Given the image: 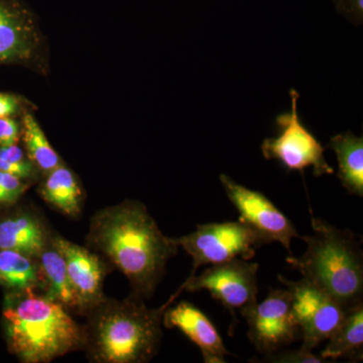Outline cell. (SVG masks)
<instances>
[{"label": "cell", "instance_id": "12", "mask_svg": "<svg viewBox=\"0 0 363 363\" xmlns=\"http://www.w3.org/2000/svg\"><path fill=\"white\" fill-rule=\"evenodd\" d=\"M51 243L65 259L79 311L87 313L105 298L102 291L106 274L104 262L87 248L60 236L51 238Z\"/></svg>", "mask_w": 363, "mask_h": 363}, {"label": "cell", "instance_id": "7", "mask_svg": "<svg viewBox=\"0 0 363 363\" xmlns=\"http://www.w3.org/2000/svg\"><path fill=\"white\" fill-rule=\"evenodd\" d=\"M292 108L276 118L279 130L277 138H266L262 145V152L267 160H277L286 171L304 173L312 167L315 177L332 175L334 169L325 160V147L306 128L298 116L297 91L291 90Z\"/></svg>", "mask_w": 363, "mask_h": 363}, {"label": "cell", "instance_id": "3", "mask_svg": "<svg viewBox=\"0 0 363 363\" xmlns=\"http://www.w3.org/2000/svg\"><path fill=\"white\" fill-rule=\"evenodd\" d=\"M4 320L9 350L21 362H51L82 348V327L65 306L44 295L13 293Z\"/></svg>", "mask_w": 363, "mask_h": 363}, {"label": "cell", "instance_id": "14", "mask_svg": "<svg viewBox=\"0 0 363 363\" xmlns=\"http://www.w3.org/2000/svg\"><path fill=\"white\" fill-rule=\"evenodd\" d=\"M50 243L47 230L33 214L23 212L0 220V250H14L38 259Z\"/></svg>", "mask_w": 363, "mask_h": 363}, {"label": "cell", "instance_id": "8", "mask_svg": "<svg viewBox=\"0 0 363 363\" xmlns=\"http://www.w3.org/2000/svg\"><path fill=\"white\" fill-rule=\"evenodd\" d=\"M279 281L288 289L292 298L294 316L300 329L301 347L313 351L328 340L345 316V310L323 289L309 279L290 281L279 276Z\"/></svg>", "mask_w": 363, "mask_h": 363}, {"label": "cell", "instance_id": "21", "mask_svg": "<svg viewBox=\"0 0 363 363\" xmlns=\"http://www.w3.org/2000/svg\"><path fill=\"white\" fill-rule=\"evenodd\" d=\"M0 171L25 182L33 180L40 173L18 143L0 147Z\"/></svg>", "mask_w": 363, "mask_h": 363}, {"label": "cell", "instance_id": "9", "mask_svg": "<svg viewBox=\"0 0 363 363\" xmlns=\"http://www.w3.org/2000/svg\"><path fill=\"white\" fill-rule=\"evenodd\" d=\"M259 267L255 262L242 259L214 264L199 276L195 274L193 278L187 279L172 297L176 298L184 290L187 292L207 291L234 317L236 310L241 313L257 302Z\"/></svg>", "mask_w": 363, "mask_h": 363}, {"label": "cell", "instance_id": "22", "mask_svg": "<svg viewBox=\"0 0 363 363\" xmlns=\"http://www.w3.org/2000/svg\"><path fill=\"white\" fill-rule=\"evenodd\" d=\"M28 188L25 181L0 171V206L14 204Z\"/></svg>", "mask_w": 363, "mask_h": 363}, {"label": "cell", "instance_id": "16", "mask_svg": "<svg viewBox=\"0 0 363 363\" xmlns=\"http://www.w3.org/2000/svg\"><path fill=\"white\" fill-rule=\"evenodd\" d=\"M328 147L337 157V177L350 194L363 197V138L351 131L333 136Z\"/></svg>", "mask_w": 363, "mask_h": 363}, {"label": "cell", "instance_id": "25", "mask_svg": "<svg viewBox=\"0 0 363 363\" xmlns=\"http://www.w3.org/2000/svg\"><path fill=\"white\" fill-rule=\"evenodd\" d=\"M21 136V124L13 117L0 118V147L16 145Z\"/></svg>", "mask_w": 363, "mask_h": 363}, {"label": "cell", "instance_id": "15", "mask_svg": "<svg viewBox=\"0 0 363 363\" xmlns=\"http://www.w3.org/2000/svg\"><path fill=\"white\" fill-rule=\"evenodd\" d=\"M45 176L40 187L43 199L62 213L78 216L82 206L83 191L75 174L62 164Z\"/></svg>", "mask_w": 363, "mask_h": 363}, {"label": "cell", "instance_id": "10", "mask_svg": "<svg viewBox=\"0 0 363 363\" xmlns=\"http://www.w3.org/2000/svg\"><path fill=\"white\" fill-rule=\"evenodd\" d=\"M248 325L247 337L257 350L269 354L301 340L288 289L269 290L262 302L241 312Z\"/></svg>", "mask_w": 363, "mask_h": 363}, {"label": "cell", "instance_id": "26", "mask_svg": "<svg viewBox=\"0 0 363 363\" xmlns=\"http://www.w3.org/2000/svg\"><path fill=\"white\" fill-rule=\"evenodd\" d=\"M339 13L355 23H362V0H334Z\"/></svg>", "mask_w": 363, "mask_h": 363}, {"label": "cell", "instance_id": "17", "mask_svg": "<svg viewBox=\"0 0 363 363\" xmlns=\"http://www.w3.org/2000/svg\"><path fill=\"white\" fill-rule=\"evenodd\" d=\"M45 297L66 308L78 310V301L69 279L65 259L52 243L38 259Z\"/></svg>", "mask_w": 363, "mask_h": 363}, {"label": "cell", "instance_id": "23", "mask_svg": "<svg viewBox=\"0 0 363 363\" xmlns=\"http://www.w3.org/2000/svg\"><path fill=\"white\" fill-rule=\"evenodd\" d=\"M260 362L272 363H321L326 362L321 357H317L312 353V351L306 350L300 347L296 350L276 351L269 354H264V357L259 360Z\"/></svg>", "mask_w": 363, "mask_h": 363}, {"label": "cell", "instance_id": "6", "mask_svg": "<svg viewBox=\"0 0 363 363\" xmlns=\"http://www.w3.org/2000/svg\"><path fill=\"white\" fill-rule=\"evenodd\" d=\"M177 247L184 248L193 259L188 279L205 264H218L234 259H252L257 248L267 240L243 221L208 223L197 225L195 231L179 238H172Z\"/></svg>", "mask_w": 363, "mask_h": 363}, {"label": "cell", "instance_id": "24", "mask_svg": "<svg viewBox=\"0 0 363 363\" xmlns=\"http://www.w3.org/2000/svg\"><path fill=\"white\" fill-rule=\"evenodd\" d=\"M33 109V105L26 98L13 93L0 92V118L23 116Z\"/></svg>", "mask_w": 363, "mask_h": 363}, {"label": "cell", "instance_id": "20", "mask_svg": "<svg viewBox=\"0 0 363 363\" xmlns=\"http://www.w3.org/2000/svg\"><path fill=\"white\" fill-rule=\"evenodd\" d=\"M21 136L25 143L26 154L39 169L40 173H48L62 164L61 157L52 149L44 130L40 128L32 112L26 111L21 116Z\"/></svg>", "mask_w": 363, "mask_h": 363}, {"label": "cell", "instance_id": "11", "mask_svg": "<svg viewBox=\"0 0 363 363\" xmlns=\"http://www.w3.org/2000/svg\"><path fill=\"white\" fill-rule=\"evenodd\" d=\"M219 179L227 197L240 212V220L252 227L267 243L279 242L292 255L291 240L301 238L292 221L262 193L250 190L226 175Z\"/></svg>", "mask_w": 363, "mask_h": 363}, {"label": "cell", "instance_id": "4", "mask_svg": "<svg viewBox=\"0 0 363 363\" xmlns=\"http://www.w3.org/2000/svg\"><path fill=\"white\" fill-rule=\"evenodd\" d=\"M314 234L301 236L307 250L286 262L303 278L323 289L344 310L362 304L363 255L354 234L312 217Z\"/></svg>", "mask_w": 363, "mask_h": 363}, {"label": "cell", "instance_id": "19", "mask_svg": "<svg viewBox=\"0 0 363 363\" xmlns=\"http://www.w3.org/2000/svg\"><path fill=\"white\" fill-rule=\"evenodd\" d=\"M0 285L13 293H35L42 286L38 259L14 250H0Z\"/></svg>", "mask_w": 363, "mask_h": 363}, {"label": "cell", "instance_id": "5", "mask_svg": "<svg viewBox=\"0 0 363 363\" xmlns=\"http://www.w3.org/2000/svg\"><path fill=\"white\" fill-rule=\"evenodd\" d=\"M20 66L38 75L49 74L47 40L23 0H0V67Z\"/></svg>", "mask_w": 363, "mask_h": 363}, {"label": "cell", "instance_id": "13", "mask_svg": "<svg viewBox=\"0 0 363 363\" xmlns=\"http://www.w3.org/2000/svg\"><path fill=\"white\" fill-rule=\"evenodd\" d=\"M162 322L167 328H178L195 343L205 362H225L224 357L230 355L212 322L191 303L181 302L175 307L167 308Z\"/></svg>", "mask_w": 363, "mask_h": 363}, {"label": "cell", "instance_id": "18", "mask_svg": "<svg viewBox=\"0 0 363 363\" xmlns=\"http://www.w3.org/2000/svg\"><path fill=\"white\" fill-rule=\"evenodd\" d=\"M363 304L347 310L342 322L328 339V344L321 352L324 360L362 359Z\"/></svg>", "mask_w": 363, "mask_h": 363}, {"label": "cell", "instance_id": "1", "mask_svg": "<svg viewBox=\"0 0 363 363\" xmlns=\"http://www.w3.org/2000/svg\"><path fill=\"white\" fill-rule=\"evenodd\" d=\"M87 242L123 272L133 295L142 298L154 294L167 262L178 252L145 205L130 200L98 211L91 220Z\"/></svg>", "mask_w": 363, "mask_h": 363}, {"label": "cell", "instance_id": "2", "mask_svg": "<svg viewBox=\"0 0 363 363\" xmlns=\"http://www.w3.org/2000/svg\"><path fill=\"white\" fill-rule=\"evenodd\" d=\"M172 303L169 298L159 309H150L135 295L123 301L104 298L86 313L82 348L95 362H150L159 350L162 316Z\"/></svg>", "mask_w": 363, "mask_h": 363}]
</instances>
